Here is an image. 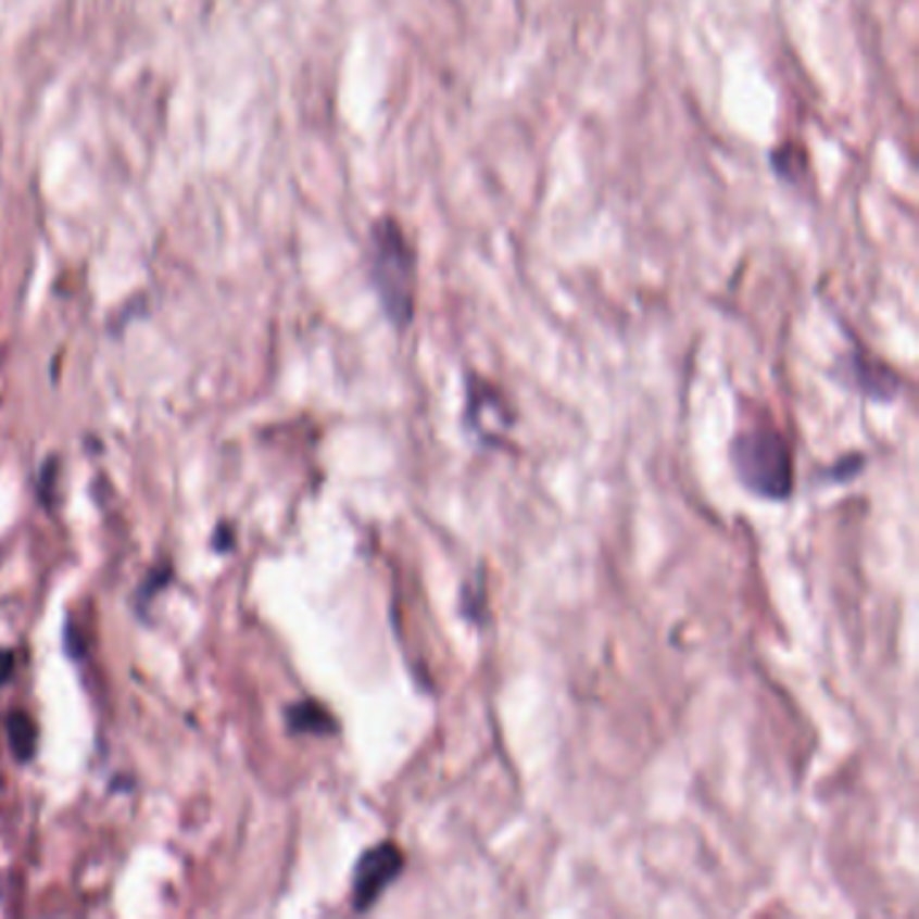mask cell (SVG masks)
<instances>
[{
	"mask_svg": "<svg viewBox=\"0 0 919 919\" xmlns=\"http://www.w3.org/2000/svg\"><path fill=\"white\" fill-rule=\"evenodd\" d=\"M14 675V653L11 650H0V685Z\"/></svg>",
	"mask_w": 919,
	"mask_h": 919,
	"instance_id": "8992f818",
	"label": "cell"
},
{
	"mask_svg": "<svg viewBox=\"0 0 919 919\" xmlns=\"http://www.w3.org/2000/svg\"><path fill=\"white\" fill-rule=\"evenodd\" d=\"M286 720H289V728L297 733H332L335 720L322 704L316 702H300L286 712Z\"/></svg>",
	"mask_w": 919,
	"mask_h": 919,
	"instance_id": "277c9868",
	"label": "cell"
},
{
	"mask_svg": "<svg viewBox=\"0 0 919 919\" xmlns=\"http://www.w3.org/2000/svg\"><path fill=\"white\" fill-rule=\"evenodd\" d=\"M369 278L389 322L407 327L416 305V249L394 218L375 222L369 235Z\"/></svg>",
	"mask_w": 919,
	"mask_h": 919,
	"instance_id": "6da1fadb",
	"label": "cell"
},
{
	"mask_svg": "<svg viewBox=\"0 0 919 919\" xmlns=\"http://www.w3.org/2000/svg\"><path fill=\"white\" fill-rule=\"evenodd\" d=\"M402 868H405V855L396 844L383 842L364 852L354 871V893H351L354 895V909L367 911L369 906H375V901L386 893V887L396 882Z\"/></svg>",
	"mask_w": 919,
	"mask_h": 919,
	"instance_id": "3957f363",
	"label": "cell"
},
{
	"mask_svg": "<svg viewBox=\"0 0 919 919\" xmlns=\"http://www.w3.org/2000/svg\"><path fill=\"white\" fill-rule=\"evenodd\" d=\"M5 733H9V744L11 750H14L16 760H30L33 755H36L38 731L25 712L9 715V720H5Z\"/></svg>",
	"mask_w": 919,
	"mask_h": 919,
	"instance_id": "5b68a950",
	"label": "cell"
},
{
	"mask_svg": "<svg viewBox=\"0 0 919 919\" xmlns=\"http://www.w3.org/2000/svg\"><path fill=\"white\" fill-rule=\"evenodd\" d=\"M737 478L753 494L764 499H784L793 491V456L790 445L777 429L758 426L737 437L731 448Z\"/></svg>",
	"mask_w": 919,
	"mask_h": 919,
	"instance_id": "7a4b0ae2",
	"label": "cell"
}]
</instances>
